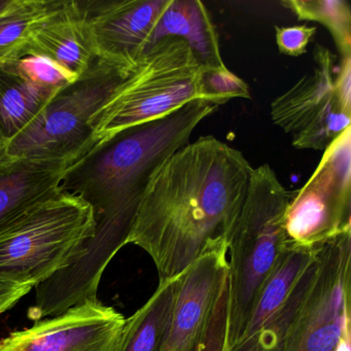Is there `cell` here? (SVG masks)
<instances>
[{
  "instance_id": "cell-21",
  "label": "cell",
  "mask_w": 351,
  "mask_h": 351,
  "mask_svg": "<svg viewBox=\"0 0 351 351\" xmlns=\"http://www.w3.org/2000/svg\"><path fill=\"white\" fill-rule=\"evenodd\" d=\"M201 91L203 100L219 108L232 99L250 98L247 84L229 71L228 67L219 69H202Z\"/></svg>"
},
{
  "instance_id": "cell-29",
  "label": "cell",
  "mask_w": 351,
  "mask_h": 351,
  "mask_svg": "<svg viewBox=\"0 0 351 351\" xmlns=\"http://www.w3.org/2000/svg\"><path fill=\"white\" fill-rule=\"evenodd\" d=\"M11 1L12 0H0V13H3V12L9 7Z\"/></svg>"
},
{
  "instance_id": "cell-16",
  "label": "cell",
  "mask_w": 351,
  "mask_h": 351,
  "mask_svg": "<svg viewBox=\"0 0 351 351\" xmlns=\"http://www.w3.org/2000/svg\"><path fill=\"white\" fill-rule=\"evenodd\" d=\"M315 248L289 246L261 289L242 334L227 351H252L254 342L289 297Z\"/></svg>"
},
{
  "instance_id": "cell-2",
  "label": "cell",
  "mask_w": 351,
  "mask_h": 351,
  "mask_svg": "<svg viewBox=\"0 0 351 351\" xmlns=\"http://www.w3.org/2000/svg\"><path fill=\"white\" fill-rule=\"evenodd\" d=\"M252 167L213 135L172 154L152 174L128 244L155 263L159 281L173 279L206 250L227 244Z\"/></svg>"
},
{
  "instance_id": "cell-3",
  "label": "cell",
  "mask_w": 351,
  "mask_h": 351,
  "mask_svg": "<svg viewBox=\"0 0 351 351\" xmlns=\"http://www.w3.org/2000/svg\"><path fill=\"white\" fill-rule=\"evenodd\" d=\"M291 198L269 164L252 169L245 199L227 238L228 349L242 334L261 289L289 246L285 213Z\"/></svg>"
},
{
  "instance_id": "cell-6",
  "label": "cell",
  "mask_w": 351,
  "mask_h": 351,
  "mask_svg": "<svg viewBox=\"0 0 351 351\" xmlns=\"http://www.w3.org/2000/svg\"><path fill=\"white\" fill-rule=\"evenodd\" d=\"M132 69L94 57L77 80L58 90L38 118L9 141L7 155L73 163L97 143L92 121Z\"/></svg>"
},
{
  "instance_id": "cell-5",
  "label": "cell",
  "mask_w": 351,
  "mask_h": 351,
  "mask_svg": "<svg viewBox=\"0 0 351 351\" xmlns=\"http://www.w3.org/2000/svg\"><path fill=\"white\" fill-rule=\"evenodd\" d=\"M202 66L180 38L159 40L143 55L108 104L94 117L96 143L202 99Z\"/></svg>"
},
{
  "instance_id": "cell-9",
  "label": "cell",
  "mask_w": 351,
  "mask_h": 351,
  "mask_svg": "<svg viewBox=\"0 0 351 351\" xmlns=\"http://www.w3.org/2000/svg\"><path fill=\"white\" fill-rule=\"evenodd\" d=\"M125 324L114 307L87 301L0 339V351H119Z\"/></svg>"
},
{
  "instance_id": "cell-12",
  "label": "cell",
  "mask_w": 351,
  "mask_h": 351,
  "mask_svg": "<svg viewBox=\"0 0 351 351\" xmlns=\"http://www.w3.org/2000/svg\"><path fill=\"white\" fill-rule=\"evenodd\" d=\"M313 58L312 71L271 102L273 123L291 136L340 112L351 114L337 96V57L326 47L316 45Z\"/></svg>"
},
{
  "instance_id": "cell-24",
  "label": "cell",
  "mask_w": 351,
  "mask_h": 351,
  "mask_svg": "<svg viewBox=\"0 0 351 351\" xmlns=\"http://www.w3.org/2000/svg\"><path fill=\"white\" fill-rule=\"evenodd\" d=\"M228 315H229V285H226L213 312L202 351L228 350Z\"/></svg>"
},
{
  "instance_id": "cell-28",
  "label": "cell",
  "mask_w": 351,
  "mask_h": 351,
  "mask_svg": "<svg viewBox=\"0 0 351 351\" xmlns=\"http://www.w3.org/2000/svg\"><path fill=\"white\" fill-rule=\"evenodd\" d=\"M8 145H9V141L0 133V161H3L8 156Z\"/></svg>"
},
{
  "instance_id": "cell-27",
  "label": "cell",
  "mask_w": 351,
  "mask_h": 351,
  "mask_svg": "<svg viewBox=\"0 0 351 351\" xmlns=\"http://www.w3.org/2000/svg\"><path fill=\"white\" fill-rule=\"evenodd\" d=\"M351 320L347 322L343 330L336 351H351Z\"/></svg>"
},
{
  "instance_id": "cell-13",
  "label": "cell",
  "mask_w": 351,
  "mask_h": 351,
  "mask_svg": "<svg viewBox=\"0 0 351 351\" xmlns=\"http://www.w3.org/2000/svg\"><path fill=\"white\" fill-rule=\"evenodd\" d=\"M27 56L51 61L73 80L89 67L96 53L81 1H56L17 59Z\"/></svg>"
},
{
  "instance_id": "cell-10",
  "label": "cell",
  "mask_w": 351,
  "mask_h": 351,
  "mask_svg": "<svg viewBox=\"0 0 351 351\" xmlns=\"http://www.w3.org/2000/svg\"><path fill=\"white\" fill-rule=\"evenodd\" d=\"M228 279L227 244L206 250L176 277L171 322L160 351L203 350Z\"/></svg>"
},
{
  "instance_id": "cell-25",
  "label": "cell",
  "mask_w": 351,
  "mask_h": 351,
  "mask_svg": "<svg viewBox=\"0 0 351 351\" xmlns=\"http://www.w3.org/2000/svg\"><path fill=\"white\" fill-rule=\"evenodd\" d=\"M335 85L341 106L346 112H351V57L340 59Z\"/></svg>"
},
{
  "instance_id": "cell-4",
  "label": "cell",
  "mask_w": 351,
  "mask_h": 351,
  "mask_svg": "<svg viewBox=\"0 0 351 351\" xmlns=\"http://www.w3.org/2000/svg\"><path fill=\"white\" fill-rule=\"evenodd\" d=\"M94 232L91 207L58 193L0 232V278L36 287L79 260Z\"/></svg>"
},
{
  "instance_id": "cell-14",
  "label": "cell",
  "mask_w": 351,
  "mask_h": 351,
  "mask_svg": "<svg viewBox=\"0 0 351 351\" xmlns=\"http://www.w3.org/2000/svg\"><path fill=\"white\" fill-rule=\"evenodd\" d=\"M71 162L9 156L0 161V232L34 205L58 194V184Z\"/></svg>"
},
{
  "instance_id": "cell-11",
  "label": "cell",
  "mask_w": 351,
  "mask_h": 351,
  "mask_svg": "<svg viewBox=\"0 0 351 351\" xmlns=\"http://www.w3.org/2000/svg\"><path fill=\"white\" fill-rule=\"evenodd\" d=\"M169 0L81 1L96 56L134 69L151 47L154 30Z\"/></svg>"
},
{
  "instance_id": "cell-20",
  "label": "cell",
  "mask_w": 351,
  "mask_h": 351,
  "mask_svg": "<svg viewBox=\"0 0 351 351\" xmlns=\"http://www.w3.org/2000/svg\"><path fill=\"white\" fill-rule=\"evenodd\" d=\"M300 21L317 22L332 36L340 59L351 57V10L345 0L281 1Z\"/></svg>"
},
{
  "instance_id": "cell-18",
  "label": "cell",
  "mask_w": 351,
  "mask_h": 351,
  "mask_svg": "<svg viewBox=\"0 0 351 351\" xmlns=\"http://www.w3.org/2000/svg\"><path fill=\"white\" fill-rule=\"evenodd\" d=\"M176 278L159 281L147 303L126 318L119 351L161 350L171 322Z\"/></svg>"
},
{
  "instance_id": "cell-1",
  "label": "cell",
  "mask_w": 351,
  "mask_h": 351,
  "mask_svg": "<svg viewBox=\"0 0 351 351\" xmlns=\"http://www.w3.org/2000/svg\"><path fill=\"white\" fill-rule=\"evenodd\" d=\"M217 108L205 100H192L165 117L102 139L67 166L58 193L91 207L95 232L79 260L34 287L38 315L51 317L98 300L102 274L128 244L152 174L188 145L195 129Z\"/></svg>"
},
{
  "instance_id": "cell-17",
  "label": "cell",
  "mask_w": 351,
  "mask_h": 351,
  "mask_svg": "<svg viewBox=\"0 0 351 351\" xmlns=\"http://www.w3.org/2000/svg\"><path fill=\"white\" fill-rule=\"evenodd\" d=\"M56 93L28 77L17 60L0 62V133L8 141L15 138Z\"/></svg>"
},
{
  "instance_id": "cell-23",
  "label": "cell",
  "mask_w": 351,
  "mask_h": 351,
  "mask_svg": "<svg viewBox=\"0 0 351 351\" xmlns=\"http://www.w3.org/2000/svg\"><path fill=\"white\" fill-rule=\"evenodd\" d=\"M275 40L280 54L299 57L307 52V47L315 36V26H275Z\"/></svg>"
},
{
  "instance_id": "cell-15",
  "label": "cell",
  "mask_w": 351,
  "mask_h": 351,
  "mask_svg": "<svg viewBox=\"0 0 351 351\" xmlns=\"http://www.w3.org/2000/svg\"><path fill=\"white\" fill-rule=\"evenodd\" d=\"M168 38L184 40L202 69L227 67L217 28L208 10L199 0H169L154 30L151 47Z\"/></svg>"
},
{
  "instance_id": "cell-26",
  "label": "cell",
  "mask_w": 351,
  "mask_h": 351,
  "mask_svg": "<svg viewBox=\"0 0 351 351\" xmlns=\"http://www.w3.org/2000/svg\"><path fill=\"white\" fill-rule=\"evenodd\" d=\"M34 287L28 285L0 278V314L12 309Z\"/></svg>"
},
{
  "instance_id": "cell-8",
  "label": "cell",
  "mask_w": 351,
  "mask_h": 351,
  "mask_svg": "<svg viewBox=\"0 0 351 351\" xmlns=\"http://www.w3.org/2000/svg\"><path fill=\"white\" fill-rule=\"evenodd\" d=\"M316 250L317 273L283 351H336L351 320V232Z\"/></svg>"
},
{
  "instance_id": "cell-7",
  "label": "cell",
  "mask_w": 351,
  "mask_h": 351,
  "mask_svg": "<svg viewBox=\"0 0 351 351\" xmlns=\"http://www.w3.org/2000/svg\"><path fill=\"white\" fill-rule=\"evenodd\" d=\"M285 232L289 246L308 250L351 232V128L324 149L309 180L291 193Z\"/></svg>"
},
{
  "instance_id": "cell-22",
  "label": "cell",
  "mask_w": 351,
  "mask_h": 351,
  "mask_svg": "<svg viewBox=\"0 0 351 351\" xmlns=\"http://www.w3.org/2000/svg\"><path fill=\"white\" fill-rule=\"evenodd\" d=\"M17 60L22 71L32 77L34 82L50 88V89L60 90L61 88L69 85L75 81L73 77L64 73L62 69L42 57L27 56L23 58L14 59ZM77 80V79H75Z\"/></svg>"
},
{
  "instance_id": "cell-19",
  "label": "cell",
  "mask_w": 351,
  "mask_h": 351,
  "mask_svg": "<svg viewBox=\"0 0 351 351\" xmlns=\"http://www.w3.org/2000/svg\"><path fill=\"white\" fill-rule=\"evenodd\" d=\"M55 5L52 0H12L0 13V62L19 57L32 32Z\"/></svg>"
}]
</instances>
